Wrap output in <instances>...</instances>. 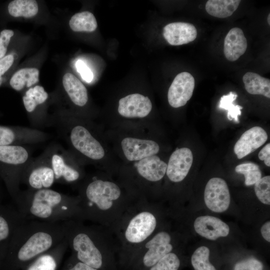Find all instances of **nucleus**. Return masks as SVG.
<instances>
[{
	"instance_id": "nucleus-1",
	"label": "nucleus",
	"mask_w": 270,
	"mask_h": 270,
	"mask_svg": "<svg viewBox=\"0 0 270 270\" xmlns=\"http://www.w3.org/2000/svg\"><path fill=\"white\" fill-rule=\"evenodd\" d=\"M76 188L84 221L108 228L136 200L118 179L106 172L86 175Z\"/></svg>"
},
{
	"instance_id": "nucleus-2",
	"label": "nucleus",
	"mask_w": 270,
	"mask_h": 270,
	"mask_svg": "<svg viewBox=\"0 0 270 270\" xmlns=\"http://www.w3.org/2000/svg\"><path fill=\"white\" fill-rule=\"evenodd\" d=\"M62 224L71 254L78 260L98 270H119L118 246L108 228L76 220Z\"/></svg>"
},
{
	"instance_id": "nucleus-3",
	"label": "nucleus",
	"mask_w": 270,
	"mask_h": 270,
	"mask_svg": "<svg viewBox=\"0 0 270 270\" xmlns=\"http://www.w3.org/2000/svg\"><path fill=\"white\" fill-rule=\"evenodd\" d=\"M157 207L145 199L134 200L110 228L118 246L119 270H128L141 246L158 230Z\"/></svg>"
},
{
	"instance_id": "nucleus-4",
	"label": "nucleus",
	"mask_w": 270,
	"mask_h": 270,
	"mask_svg": "<svg viewBox=\"0 0 270 270\" xmlns=\"http://www.w3.org/2000/svg\"><path fill=\"white\" fill-rule=\"evenodd\" d=\"M65 239L62 222L26 220L16 230L6 256L9 270H19Z\"/></svg>"
},
{
	"instance_id": "nucleus-5",
	"label": "nucleus",
	"mask_w": 270,
	"mask_h": 270,
	"mask_svg": "<svg viewBox=\"0 0 270 270\" xmlns=\"http://www.w3.org/2000/svg\"><path fill=\"white\" fill-rule=\"evenodd\" d=\"M18 211L26 220L62 222L84 221L77 197L50 188L22 190L16 202Z\"/></svg>"
},
{
	"instance_id": "nucleus-6",
	"label": "nucleus",
	"mask_w": 270,
	"mask_h": 270,
	"mask_svg": "<svg viewBox=\"0 0 270 270\" xmlns=\"http://www.w3.org/2000/svg\"><path fill=\"white\" fill-rule=\"evenodd\" d=\"M58 118L52 124L58 128L72 154L82 164L88 163L104 168L107 149L92 122L68 117Z\"/></svg>"
},
{
	"instance_id": "nucleus-7",
	"label": "nucleus",
	"mask_w": 270,
	"mask_h": 270,
	"mask_svg": "<svg viewBox=\"0 0 270 270\" xmlns=\"http://www.w3.org/2000/svg\"><path fill=\"white\" fill-rule=\"evenodd\" d=\"M32 160L30 150L24 146H0V164L6 169L4 176L16 202L22 191V178Z\"/></svg>"
},
{
	"instance_id": "nucleus-8",
	"label": "nucleus",
	"mask_w": 270,
	"mask_h": 270,
	"mask_svg": "<svg viewBox=\"0 0 270 270\" xmlns=\"http://www.w3.org/2000/svg\"><path fill=\"white\" fill-rule=\"evenodd\" d=\"M46 150L54 172L55 182L76 188L86 176L83 164L70 150L58 144L50 145Z\"/></svg>"
},
{
	"instance_id": "nucleus-9",
	"label": "nucleus",
	"mask_w": 270,
	"mask_h": 270,
	"mask_svg": "<svg viewBox=\"0 0 270 270\" xmlns=\"http://www.w3.org/2000/svg\"><path fill=\"white\" fill-rule=\"evenodd\" d=\"M172 235L159 230L140 248L128 270H148L166 254L173 252Z\"/></svg>"
},
{
	"instance_id": "nucleus-10",
	"label": "nucleus",
	"mask_w": 270,
	"mask_h": 270,
	"mask_svg": "<svg viewBox=\"0 0 270 270\" xmlns=\"http://www.w3.org/2000/svg\"><path fill=\"white\" fill-rule=\"evenodd\" d=\"M54 182V172L45 150L40 156L32 160L22 176L21 183L28 190H38L50 188Z\"/></svg>"
},
{
	"instance_id": "nucleus-11",
	"label": "nucleus",
	"mask_w": 270,
	"mask_h": 270,
	"mask_svg": "<svg viewBox=\"0 0 270 270\" xmlns=\"http://www.w3.org/2000/svg\"><path fill=\"white\" fill-rule=\"evenodd\" d=\"M119 147L123 158L131 163L156 155L160 150L158 144L154 140L129 134L121 138Z\"/></svg>"
},
{
	"instance_id": "nucleus-12",
	"label": "nucleus",
	"mask_w": 270,
	"mask_h": 270,
	"mask_svg": "<svg viewBox=\"0 0 270 270\" xmlns=\"http://www.w3.org/2000/svg\"><path fill=\"white\" fill-rule=\"evenodd\" d=\"M49 137L48 134L35 128L0 126V146L42 142Z\"/></svg>"
},
{
	"instance_id": "nucleus-13",
	"label": "nucleus",
	"mask_w": 270,
	"mask_h": 270,
	"mask_svg": "<svg viewBox=\"0 0 270 270\" xmlns=\"http://www.w3.org/2000/svg\"><path fill=\"white\" fill-rule=\"evenodd\" d=\"M204 200L207 208L216 212H222L228 208L230 196L226 181L220 178H210L204 192Z\"/></svg>"
},
{
	"instance_id": "nucleus-14",
	"label": "nucleus",
	"mask_w": 270,
	"mask_h": 270,
	"mask_svg": "<svg viewBox=\"0 0 270 270\" xmlns=\"http://www.w3.org/2000/svg\"><path fill=\"white\" fill-rule=\"evenodd\" d=\"M152 103L147 96L135 93L128 94L118 101V112L120 116L126 119L146 118L152 110Z\"/></svg>"
},
{
	"instance_id": "nucleus-15",
	"label": "nucleus",
	"mask_w": 270,
	"mask_h": 270,
	"mask_svg": "<svg viewBox=\"0 0 270 270\" xmlns=\"http://www.w3.org/2000/svg\"><path fill=\"white\" fill-rule=\"evenodd\" d=\"M194 86V78L190 73L178 74L168 90V100L170 105L174 108L184 106L192 98Z\"/></svg>"
},
{
	"instance_id": "nucleus-16",
	"label": "nucleus",
	"mask_w": 270,
	"mask_h": 270,
	"mask_svg": "<svg viewBox=\"0 0 270 270\" xmlns=\"http://www.w3.org/2000/svg\"><path fill=\"white\" fill-rule=\"evenodd\" d=\"M193 162V155L188 148H177L170 155L166 175L172 182H182L187 176Z\"/></svg>"
},
{
	"instance_id": "nucleus-17",
	"label": "nucleus",
	"mask_w": 270,
	"mask_h": 270,
	"mask_svg": "<svg viewBox=\"0 0 270 270\" xmlns=\"http://www.w3.org/2000/svg\"><path fill=\"white\" fill-rule=\"evenodd\" d=\"M266 132L260 126H254L246 130L236 142L234 152L241 159L262 146L268 140Z\"/></svg>"
},
{
	"instance_id": "nucleus-18",
	"label": "nucleus",
	"mask_w": 270,
	"mask_h": 270,
	"mask_svg": "<svg viewBox=\"0 0 270 270\" xmlns=\"http://www.w3.org/2000/svg\"><path fill=\"white\" fill-rule=\"evenodd\" d=\"M68 248L65 238L56 246L31 261L22 270H57Z\"/></svg>"
},
{
	"instance_id": "nucleus-19",
	"label": "nucleus",
	"mask_w": 270,
	"mask_h": 270,
	"mask_svg": "<svg viewBox=\"0 0 270 270\" xmlns=\"http://www.w3.org/2000/svg\"><path fill=\"white\" fill-rule=\"evenodd\" d=\"M194 226L197 234L210 240L226 236L230 232V228L226 223L210 216L198 217L194 220Z\"/></svg>"
},
{
	"instance_id": "nucleus-20",
	"label": "nucleus",
	"mask_w": 270,
	"mask_h": 270,
	"mask_svg": "<svg viewBox=\"0 0 270 270\" xmlns=\"http://www.w3.org/2000/svg\"><path fill=\"white\" fill-rule=\"evenodd\" d=\"M163 36L169 44L180 46L194 41L196 38L197 30L188 22H172L164 28Z\"/></svg>"
},
{
	"instance_id": "nucleus-21",
	"label": "nucleus",
	"mask_w": 270,
	"mask_h": 270,
	"mask_svg": "<svg viewBox=\"0 0 270 270\" xmlns=\"http://www.w3.org/2000/svg\"><path fill=\"white\" fill-rule=\"evenodd\" d=\"M248 47L247 40L242 30L232 28L224 40V52L226 58L230 62L238 60L244 54Z\"/></svg>"
},
{
	"instance_id": "nucleus-22",
	"label": "nucleus",
	"mask_w": 270,
	"mask_h": 270,
	"mask_svg": "<svg viewBox=\"0 0 270 270\" xmlns=\"http://www.w3.org/2000/svg\"><path fill=\"white\" fill-rule=\"evenodd\" d=\"M26 221L18 211L0 208V246L8 249L16 230Z\"/></svg>"
},
{
	"instance_id": "nucleus-23",
	"label": "nucleus",
	"mask_w": 270,
	"mask_h": 270,
	"mask_svg": "<svg viewBox=\"0 0 270 270\" xmlns=\"http://www.w3.org/2000/svg\"><path fill=\"white\" fill-rule=\"evenodd\" d=\"M62 84L71 102L76 106L82 107L86 105L88 98L85 86L74 74H66L62 78Z\"/></svg>"
},
{
	"instance_id": "nucleus-24",
	"label": "nucleus",
	"mask_w": 270,
	"mask_h": 270,
	"mask_svg": "<svg viewBox=\"0 0 270 270\" xmlns=\"http://www.w3.org/2000/svg\"><path fill=\"white\" fill-rule=\"evenodd\" d=\"M246 92L252 94H262L270 98V80L260 74L248 72L242 77Z\"/></svg>"
},
{
	"instance_id": "nucleus-25",
	"label": "nucleus",
	"mask_w": 270,
	"mask_h": 270,
	"mask_svg": "<svg viewBox=\"0 0 270 270\" xmlns=\"http://www.w3.org/2000/svg\"><path fill=\"white\" fill-rule=\"evenodd\" d=\"M240 2V0H209L206 4L205 8L213 16L226 18L232 15Z\"/></svg>"
},
{
	"instance_id": "nucleus-26",
	"label": "nucleus",
	"mask_w": 270,
	"mask_h": 270,
	"mask_svg": "<svg viewBox=\"0 0 270 270\" xmlns=\"http://www.w3.org/2000/svg\"><path fill=\"white\" fill-rule=\"evenodd\" d=\"M39 70L34 68L20 69L12 76L10 84L15 90L20 91L26 86L30 87L39 80Z\"/></svg>"
},
{
	"instance_id": "nucleus-27",
	"label": "nucleus",
	"mask_w": 270,
	"mask_h": 270,
	"mask_svg": "<svg viewBox=\"0 0 270 270\" xmlns=\"http://www.w3.org/2000/svg\"><path fill=\"white\" fill-rule=\"evenodd\" d=\"M69 25L74 32H92L98 26L96 20L90 12L84 11L74 14L70 19Z\"/></svg>"
},
{
	"instance_id": "nucleus-28",
	"label": "nucleus",
	"mask_w": 270,
	"mask_h": 270,
	"mask_svg": "<svg viewBox=\"0 0 270 270\" xmlns=\"http://www.w3.org/2000/svg\"><path fill=\"white\" fill-rule=\"evenodd\" d=\"M48 97V94L42 86H36L30 88L22 97L26 110L30 114L33 113L38 106L46 102Z\"/></svg>"
},
{
	"instance_id": "nucleus-29",
	"label": "nucleus",
	"mask_w": 270,
	"mask_h": 270,
	"mask_svg": "<svg viewBox=\"0 0 270 270\" xmlns=\"http://www.w3.org/2000/svg\"><path fill=\"white\" fill-rule=\"evenodd\" d=\"M38 4L34 0H14L8 6V11L14 17L30 18L38 12Z\"/></svg>"
},
{
	"instance_id": "nucleus-30",
	"label": "nucleus",
	"mask_w": 270,
	"mask_h": 270,
	"mask_svg": "<svg viewBox=\"0 0 270 270\" xmlns=\"http://www.w3.org/2000/svg\"><path fill=\"white\" fill-rule=\"evenodd\" d=\"M238 94L232 92L226 95L222 96L220 101L218 107L221 109L227 110V118L228 120H234L236 123H239L238 116L241 115V110L242 106L235 105L234 102L236 100Z\"/></svg>"
},
{
	"instance_id": "nucleus-31",
	"label": "nucleus",
	"mask_w": 270,
	"mask_h": 270,
	"mask_svg": "<svg viewBox=\"0 0 270 270\" xmlns=\"http://www.w3.org/2000/svg\"><path fill=\"white\" fill-rule=\"evenodd\" d=\"M235 171L244 175V184L246 186L254 184L262 178L259 166L253 162H246L238 165Z\"/></svg>"
},
{
	"instance_id": "nucleus-32",
	"label": "nucleus",
	"mask_w": 270,
	"mask_h": 270,
	"mask_svg": "<svg viewBox=\"0 0 270 270\" xmlns=\"http://www.w3.org/2000/svg\"><path fill=\"white\" fill-rule=\"evenodd\" d=\"M210 250L205 246L198 248L191 258L192 264L194 270H216L209 261Z\"/></svg>"
},
{
	"instance_id": "nucleus-33",
	"label": "nucleus",
	"mask_w": 270,
	"mask_h": 270,
	"mask_svg": "<svg viewBox=\"0 0 270 270\" xmlns=\"http://www.w3.org/2000/svg\"><path fill=\"white\" fill-rule=\"evenodd\" d=\"M180 266V258L172 252L165 255L148 270H178Z\"/></svg>"
},
{
	"instance_id": "nucleus-34",
	"label": "nucleus",
	"mask_w": 270,
	"mask_h": 270,
	"mask_svg": "<svg viewBox=\"0 0 270 270\" xmlns=\"http://www.w3.org/2000/svg\"><path fill=\"white\" fill-rule=\"evenodd\" d=\"M254 192L259 200L265 204H270V176L261 178L254 184Z\"/></svg>"
},
{
	"instance_id": "nucleus-35",
	"label": "nucleus",
	"mask_w": 270,
	"mask_h": 270,
	"mask_svg": "<svg viewBox=\"0 0 270 270\" xmlns=\"http://www.w3.org/2000/svg\"><path fill=\"white\" fill-rule=\"evenodd\" d=\"M262 262L254 258H250L237 262L234 270H263Z\"/></svg>"
},
{
	"instance_id": "nucleus-36",
	"label": "nucleus",
	"mask_w": 270,
	"mask_h": 270,
	"mask_svg": "<svg viewBox=\"0 0 270 270\" xmlns=\"http://www.w3.org/2000/svg\"><path fill=\"white\" fill-rule=\"evenodd\" d=\"M62 270H98L78 260L72 254L68 258Z\"/></svg>"
},
{
	"instance_id": "nucleus-37",
	"label": "nucleus",
	"mask_w": 270,
	"mask_h": 270,
	"mask_svg": "<svg viewBox=\"0 0 270 270\" xmlns=\"http://www.w3.org/2000/svg\"><path fill=\"white\" fill-rule=\"evenodd\" d=\"M14 32L10 30H4L0 34V59L5 56L7 48Z\"/></svg>"
},
{
	"instance_id": "nucleus-38",
	"label": "nucleus",
	"mask_w": 270,
	"mask_h": 270,
	"mask_svg": "<svg viewBox=\"0 0 270 270\" xmlns=\"http://www.w3.org/2000/svg\"><path fill=\"white\" fill-rule=\"evenodd\" d=\"M76 67L82 78L87 82H90L93 79V74L90 68L84 62L78 60L76 63Z\"/></svg>"
},
{
	"instance_id": "nucleus-39",
	"label": "nucleus",
	"mask_w": 270,
	"mask_h": 270,
	"mask_svg": "<svg viewBox=\"0 0 270 270\" xmlns=\"http://www.w3.org/2000/svg\"><path fill=\"white\" fill-rule=\"evenodd\" d=\"M14 58L12 54H8L0 59V76H2L12 66Z\"/></svg>"
},
{
	"instance_id": "nucleus-40",
	"label": "nucleus",
	"mask_w": 270,
	"mask_h": 270,
	"mask_svg": "<svg viewBox=\"0 0 270 270\" xmlns=\"http://www.w3.org/2000/svg\"><path fill=\"white\" fill-rule=\"evenodd\" d=\"M258 158L264 162V164L270 166V144H266L259 152Z\"/></svg>"
},
{
	"instance_id": "nucleus-41",
	"label": "nucleus",
	"mask_w": 270,
	"mask_h": 270,
	"mask_svg": "<svg viewBox=\"0 0 270 270\" xmlns=\"http://www.w3.org/2000/svg\"><path fill=\"white\" fill-rule=\"evenodd\" d=\"M260 232L263 238L268 242H270V222L268 221L262 226Z\"/></svg>"
},
{
	"instance_id": "nucleus-42",
	"label": "nucleus",
	"mask_w": 270,
	"mask_h": 270,
	"mask_svg": "<svg viewBox=\"0 0 270 270\" xmlns=\"http://www.w3.org/2000/svg\"><path fill=\"white\" fill-rule=\"evenodd\" d=\"M268 24L270 25V14H268Z\"/></svg>"
},
{
	"instance_id": "nucleus-43",
	"label": "nucleus",
	"mask_w": 270,
	"mask_h": 270,
	"mask_svg": "<svg viewBox=\"0 0 270 270\" xmlns=\"http://www.w3.org/2000/svg\"><path fill=\"white\" fill-rule=\"evenodd\" d=\"M2 78L1 76H0V86L1 85L2 83Z\"/></svg>"
}]
</instances>
